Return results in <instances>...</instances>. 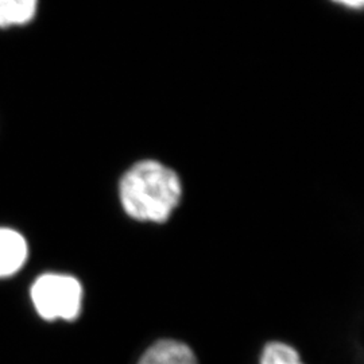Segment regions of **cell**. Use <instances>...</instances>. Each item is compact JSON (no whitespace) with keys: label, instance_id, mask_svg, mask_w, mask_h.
I'll use <instances>...</instances> for the list:
<instances>
[{"label":"cell","instance_id":"6da1fadb","mask_svg":"<svg viewBox=\"0 0 364 364\" xmlns=\"http://www.w3.org/2000/svg\"><path fill=\"white\" fill-rule=\"evenodd\" d=\"M119 196L123 209L132 219L165 223L180 204L181 180L164 164L144 159L123 174Z\"/></svg>","mask_w":364,"mask_h":364},{"label":"cell","instance_id":"7a4b0ae2","mask_svg":"<svg viewBox=\"0 0 364 364\" xmlns=\"http://www.w3.org/2000/svg\"><path fill=\"white\" fill-rule=\"evenodd\" d=\"M31 299L45 320L73 321L81 312L82 287L75 277L43 274L31 287Z\"/></svg>","mask_w":364,"mask_h":364},{"label":"cell","instance_id":"3957f363","mask_svg":"<svg viewBox=\"0 0 364 364\" xmlns=\"http://www.w3.org/2000/svg\"><path fill=\"white\" fill-rule=\"evenodd\" d=\"M138 364H197L195 352L177 340L164 338L144 352Z\"/></svg>","mask_w":364,"mask_h":364},{"label":"cell","instance_id":"277c9868","mask_svg":"<svg viewBox=\"0 0 364 364\" xmlns=\"http://www.w3.org/2000/svg\"><path fill=\"white\" fill-rule=\"evenodd\" d=\"M27 259L23 236L9 228H0V278L16 273Z\"/></svg>","mask_w":364,"mask_h":364},{"label":"cell","instance_id":"5b68a950","mask_svg":"<svg viewBox=\"0 0 364 364\" xmlns=\"http://www.w3.org/2000/svg\"><path fill=\"white\" fill-rule=\"evenodd\" d=\"M38 10V0H0V27L25 26Z\"/></svg>","mask_w":364,"mask_h":364},{"label":"cell","instance_id":"8992f818","mask_svg":"<svg viewBox=\"0 0 364 364\" xmlns=\"http://www.w3.org/2000/svg\"><path fill=\"white\" fill-rule=\"evenodd\" d=\"M260 364H304L301 362L299 352L296 351L293 347L279 343V341H273L269 343L260 358Z\"/></svg>","mask_w":364,"mask_h":364},{"label":"cell","instance_id":"52a82bcc","mask_svg":"<svg viewBox=\"0 0 364 364\" xmlns=\"http://www.w3.org/2000/svg\"><path fill=\"white\" fill-rule=\"evenodd\" d=\"M333 3H338L343 7H347L350 10H359L364 4V0H332Z\"/></svg>","mask_w":364,"mask_h":364}]
</instances>
